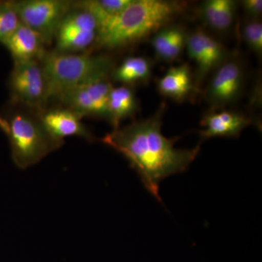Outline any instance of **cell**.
Segmentation results:
<instances>
[{
	"mask_svg": "<svg viewBox=\"0 0 262 262\" xmlns=\"http://www.w3.org/2000/svg\"><path fill=\"white\" fill-rule=\"evenodd\" d=\"M165 106L146 120L114 129L102 141L123 155L135 169L143 184L158 201L160 182L173 174L184 171L195 159L200 146L192 149L174 147L177 139H167L161 132Z\"/></svg>",
	"mask_w": 262,
	"mask_h": 262,
	"instance_id": "obj_1",
	"label": "cell"
},
{
	"mask_svg": "<svg viewBox=\"0 0 262 262\" xmlns=\"http://www.w3.org/2000/svg\"><path fill=\"white\" fill-rule=\"evenodd\" d=\"M184 8L177 1L133 0L126 9L100 26L94 46L114 50L131 46L168 25Z\"/></svg>",
	"mask_w": 262,
	"mask_h": 262,
	"instance_id": "obj_2",
	"label": "cell"
},
{
	"mask_svg": "<svg viewBox=\"0 0 262 262\" xmlns=\"http://www.w3.org/2000/svg\"><path fill=\"white\" fill-rule=\"evenodd\" d=\"M47 82L50 98L80 84L108 78L114 61L107 55L77 54L46 52L40 60Z\"/></svg>",
	"mask_w": 262,
	"mask_h": 262,
	"instance_id": "obj_3",
	"label": "cell"
},
{
	"mask_svg": "<svg viewBox=\"0 0 262 262\" xmlns=\"http://www.w3.org/2000/svg\"><path fill=\"white\" fill-rule=\"evenodd\" d=\"M5 118L8 123L6 135L9 139L12 158L20 169L39 163L64 143L53 139L39 118L22 113H13Z\"/></svg>",
	"mask_w": 262,
	"mask_h": 262,
	"instance_id": "obj_4",
	"label": "cell"
},
{
	"mask_svg": "<svg viewBox=\"0 0 262 262\" xmlns=\"http://www.w3.org/2000/svg\"><path fill=\"white\" fill-rule=\"evenodd\" d=\"M8 84L13 103L43 112L50 97L40 61L14 62Z\"/></svg>",
	"mask_w": 262,
	"mask_h": 262,
	"instance_id": "obj_5",
	"label": "cell"
},
{
	"mask_svg": "<svg viewBox=\"0 0 262 262\" xmlns=\"http://www.w3.org/2000/svg\"><path fill=\"white\" fill-rule=\"evenodd\" d=\"M20 21L50 45L56 36L58 26L72 8L73 2L65 0H24L13 1Z\"/></svg>",
	"mask_w": 262,
	"mask_h": 262,
	"instance_id": "obj_6",
	"label": "cell"
},
{
	"mask_svg": "<svg viewBox=\"0 0 262 262\" xmlns=\"http://www.w3.org/2000/svg\"><path fill=\"white\" fill-rule=\"evenodd\" d=\"M98 30V21L94 15L72 5L57 29L55 51L66 53L86 51L94 46Z\"/></svg>",
	"mask_w": 262,
	"mask_h": 262,
	"instance_id": "obj_7",
	"label": "cell"
},
{
	"mask_svg": "<svg viewBox=\"0 0 262 262\" xmlns=\"http://www.w3.org/2000/svg\"><path fill=\"white\" fill-rule=\"evenodd\" d=\"M113 88L108 78L92 81L68 90L57 99L82 118L88 116L107 120L108 96Z\"/></svg>",
	"mask_w": 262,
	"mask_h": 262,
	"instance_id": "obj_8",
	"label": "cell"
},
{
	"mask_svg": "<svg viewBox=\"0 0 262 262\" xmlns=\"http://www.w3.org/2000/svg\"><path fill=\"white\" fill-rule=\"evenodd\" d=\"M186 46L188 55L196 63L198 85L210 72L229 59L225 46L201 29L187 36Z\"/></svg>",
	"mask_w": 262,
	"mask_h": 262,
	"instance_id": "obj_9",
	"label": "cell"
},
{
	"mask_svg": "<svg viewBox=\"0 0 262 262\" xmlns=\"http://www.w3.org/2000/svg\"><path fill=\"white\" fill-rule=\"evenodd\" d=\"M244 73L241 63L227 60L219 67L206 89L205 97L213 108H220L235 101L242 92Z\"/></svg>",
	"mask_w": 262,
	"mask_h": 262,
	"instance_id": "obj_10",
	"label": "cell"
},
{
	"mask_svg": "<svg viewBox=\"0 0 262 262\" xmlns=\"http://www.w3.org/2000/svg\"><path fill=\"white\" fill-rule=\"evenodd\" d=\"M82 117L67 108H53L42 112L39 120L46 131L58 141L70 136H79L93 141L94 136L81 121Z\"/></svg>",
	"mask_w": 262,
	"mask_h": 262,
	"instance_id": "obj_11",
	"label": "cell"
},
{
	"mask_svg": "<svg viewBox=\"0 0 262 262\" xmlns=\"http://www.w3.org/2000/svg\"><path fill=\"white\" fill-rule=\"evenodd\" d=\"M3 45L14 62L40 61L46 53V43L41 36L22 23Z\"/></svg>",
	"mask_w": 262,
	"mask_h": 262,
	"instance_id": "obj_12",
	"label": "cell"
},
{
	"mask_svg": "<svg viewBox=\"0 0 262 262\" xmlns=\"http://www.w3.org/2000/svg\"><path fill=\"white\" fill-rule=\"evenodd\" d=\"M250 124L251 119L234 112L208 113L201 121V125L206 129L201 130L200 134L204 139L215 136L237 137Z\"/></svg>",
	"mask_w": 262,
	"mask_h": 262,
	"instance_id": "obj_13",
	"label": "cell"
},
{
	"mask_svg": "<svg viewBox=\"0 0 262 262\" xmlns=\"http://www.w3.org/2000/svg\"><path fill=\"white\" fill-rule=\"evenodd\" d=\"M192 74L187 64L169 69L158 82V91L166 97L177 101H182L189 96L194 90Z\"/></svg>",
	"mask_w": 262,
	"mask_h": 262,
	"instance_id": "obj_14",
	"label": "cell"
},
{
	"mask_svg": "<svg viewBox=\"0 0 262 262\" xmlns=\"http://www.w3.org/2000/svg\"><path fill=\"white\" fill-rule=\"evenodd\" d=\"M187 35L182 27L167 25L155 32L151 46L155 54L164 61H173L182 54L187 43Z\"/></svg>",
	"mask_w": 262,
	"mask_h": 262,
	"instance_id": "obj_15",
	"label": "cell"
},
{
	"mask_svg": "<svg viewBox=\"0 0 262 262\" xmlns=\"http://www.w3.org/2000/svg\"><path fill=\"white\" fill-rule=\"evenodd\" d=\"M138 107L137 98L130 86L113 88L108 96L107 120L114 128H119L120 122L134 117Z\"/></svg>",
	"mask_w": 262,
	"mask_h": 262,
	"instance_id": "obj_16",
	"label": "cell"
},
{
	"mask_svg": "<svg viewBox=\"0 0 262 262\" xmlns=\"http://www.w3.org/2000/svg\"><path fill=\"white\" fill-rule=\"evenodd\" d=\"M237 4L233 0H207L201 5L200 14L212 29L225 32L233 23Z\"/></svg>",
	"mask_w": 262,
	"mask_h": 262,
	"instance_id": "obj_17",
	"label": "cell"
},
{
	"mask_svg": "<svg viewBox=\"0 0 262 262\" xmlns=\"http://www.w3.org/2000/svg\"><path fill=\"white\" fill-rule=\"evenodd\" d=\"M151 75V62L142 56H129L117 67H115L111 75L115 82L129 85L146 83Z\"/></svg>",
	"mask_w": 262,
	"mask_h": 262,
	"instance_id": "obj_18",
	"label": "cell"
},
{
	"mask_svg": "<svg viewBox=\"0 0 262 262\" xmlns=\"http://www.w3.org/2000/svg\"><path fill=\"white\" fill-rule=\"evenodd\" d=\"M20 24L13 1L0 2V43L5 42Z\"/></svg>",
	"mask_w": 262,
	"mask_h": 262,
	"instance_id": "obj_19",
	"label": "cell"
},
{
	"mask_svg": "<svg viewBox=\"0 0 262 262\" xmlns=\"http://www.w3.org/2000/svg\"><path fill=\"white\" fill-rule=\"evenodd\" d=\"M244 38L248 47L258 55L262 53V25L258 19H252L245 24Z\"/></svg>",
	"mask_w": 262,
	"mask_h": 262,
	"instance_id": "obj_20",
	"label": "cell"
},
{
	"mask_svg": "<svg viewBox=\"0 0 262 262\" xmlns=\"http://www.w3.org/2000/svg\"><path fill=\"white\" fill-rule=\"evenodd\" d=\"M245 11L253 19H257L262 12L261 0H244L242 2Z\"/></svg>",
	"mask_w": 262,
	"mask_h": 262,
	"instance_id": "obj_21",
	"label": "cell"
},
{
	"mask_svg": "<svg viewBox=\"0 0 262 262\" xmlns=\"http://www.w3.org/2000/svg\"><path fill=\"white\" fill-rule=\"evenodd\" d=\"M0 129H1L5 134L8 133V123L4 117H0Z\"/></svg>",
	"mask_w": 262,
	"mask_h": 262,
	"instance_id": "obj_22",
	"label": "cell"
}]
</instances>
